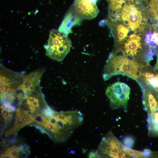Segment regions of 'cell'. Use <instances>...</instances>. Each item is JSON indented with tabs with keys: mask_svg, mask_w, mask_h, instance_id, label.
<instances>
[{
	"mask_svg": "<svg viewBox=\"0 0 158 158\" xmlns=\"http://www.w3.org/2000/svg\"><path fill=\"white\" fill-rule=\"evenodd\" d=\"M45 122L50 123L48 128L49 137L57 142L67 140L83 121L82 113L77 110L55 111L50 116L45 117Z\"/></svg>",
	"mask_w": 158,
	"mask_h": 158,
	"instance_id": "6da1fadb",
	"label": "cell"
},
{
	"mask_svg": "<svg viewBox=\"0 0 158 158\" xmlns=\"http://www.w3.org/2000/svg\"><path fill=\"white\" fill-rule=\"evenodd\" d=\"M144 65L122 54L111 53L104 66L103 78L107 80L114 75L121 74L136 80L139 78Z\"/></svg>",
	"mask_w": 158,
	"mask_h": 158,
	"instance_id": "7a4b0ae2",
	"label": "cell"
},
{
	"mask_svg": "<svg viewBox=\"0 0 158 158\" xmlns=\"http://www.w3.org/2000/svg\"><path fill=\"white\" fill-rule=\"evenodd\" d=\"M114 18L124 22L134 32H143L150 25L146 9L140 0H126Z\"/></svg>",
	"mask_w": 158,
	"mask_h": 158,
	"instance_id": "3957f363",
	"label": "cell"
},
{
	"mask_svg": "<svg viewBox=\"0 0 158 158\" xmlns=\"http://www.w3.org/2000/svg\"><path fill=\"white\" fill-rule=\"evenodd\" d=\"M121 52L122 54L141 62L144 59L149 61L155 53L146 43L144 31L132 32L112 53Z\"/></svg>",
	"mask_w": 158,
	"mask_h": 158,
	"instance_id": "277c9868",
	"label": "cell"
},
{
	"mask_svg": "<svg viewBox=\"0 0 158 158\" xmlns=\"http://www.w3.org/2000/svg\"><path fill=\"white\" fill-rule=\"evenodd\" d=\"M71 45V41L67 35L59 30L52 29L45 46L46 54L54 60L61 61L69 51Z\"/></svg>",
	"mask_w": 158,
	"mask_h": 158,
	"instance_id": "5b68a950",
	"label": "cell"
},
{
	"mask_svg": "<svg viewBox=\"0 0 158 158\" xmlns=\"http://www.w3.org/2000/svg\"><path fill=\"white\" fill-rule=\"evenodd\" d=\"M123 144L114 135L111 131L108 132L102 138L97 150L91 152L89 157L91 158H120L124 152Z\"/></svg>",
	"mask_w": 158,
	"mask_h": 158,
	"instance_id": "8992f818",
	"label": "cell"
},
{
	"mask_svg": "<svg viewBox=\"0 0 158 158\" xmlns=\"http://www.w3.org/2000/svg\"><path fill=\"white\" fill-rule=\"evenodd\" d=\"M130 89L125 83L116 82L109 86L105 93L113 109L126 108L129 99Z\"/></svg>",
	"mask_w": 158,
	"mask_h": 158,
	"instance_id": "52a82bcc",
	"label": "cell"
},
{
	"mask_svg": "<svg viewBox=\"0 0 158 158\" xmlns=\"http://www.w3.org/2000/svg\"><path fill=\"white\" fill-rule=\"evenodd\" d=\"M105 22L114 37L115 49L125 40L132 31L125 23L116 18L108 16Z\"/></svg>",
	"mask_w": 158,
	"mask_h": 158,
	"instance_id": "ba28073f",
	"label": "cell"
},
{
	"mask_svg": "<svg viewBox=\"0 0 158 158\" xmlns=\"http://www.w3.org/2000/svg\"><path fill=\"white\" fill-rule=\"evenodd\" d=\"M97 0H74V5L81 15L87 20L94 18L99 11L96 2Z\"/></svg>",
	"mask_w": 158,
	"mask_h": 158,
	"instance_id": "9c48e42d",
	"label": "cell"
},
{
	"mask_svg": "<svg viewBox=\"0 0 158 158\" xmlns=\"http://www.w3.org/2000/svg\"><path fill=\"white\" fill-rule=\"evenodd\" d=\"M146 43L154 53L158 52V25L150 24L144 32Z\"/></svg>",
	"mask_w": 158,
	"mask_h": 158,
	"instance_id": "30bf717a",
	"label": "cell"
},
{
	"mask_svg": "<svg viewBox=\"0 0 158 158\" xmlns=\"http://www.w3.org/2000/svg\"><path fill=\"white\" fill-rule=\"evenodd\" d=\"M145 66L142 70L139 78H141L145 84L152 87L158 92V74L145 70Z\"/></svg>",
	"mask_w": 158,
	"mask_h": 158,
	"instance_id": "8fae6325",
	"label": "cell"
},
{
	"mask_svg": "<svg viewBox=\"0 0 158 158\" xmlns=\"http://www.w3.org/2000/svg\"><path fill=\"white\" fill-rule=\"evenodd\" d=\"M145 8L149 23L158 25V0H150Z\"/></svg>",
	"mask_w": 158,
	"mask_h": 158,
	"instance_id": "7c38bea8",
	"label": "cell"
},
{
	"mask_svg": "<svg viewBox=\"0 0 158 158\" xmlns=\"http://www.w3.org/2000/svg\"><path fill=\"white\" fill-rule=\"evenodd\" d=\"M108 4V15L115 17L118 14L126 0H107Z\"/></svg>",
	"mask_w": 158,
	"mask_h": 158,
	"instance_id": "4fadbf2b",
	"label": "cell"
},
{
	"mask_svg": "<svg viewBox=\"0 0 158 158\" xmlns=\"http://www.w3.org/2000/svg\"><path fill=\"white\" fill-rule=\"evenodd\" d=\"M21 111L18 108L16 110L15 124L12 128L8 130L6 133V136L17 132L23 126L25 125L21 116Z\"/></svg>",
	"mask_w": 158,
	"mask_h": 158,
	"instance_id": "5bb4252c",
	"label": "cell"
},
{
	"mask_svg": "<svg viewBox=\"0 0 158 158\" xmlns=\"http://www.w3.org/2000/svg\"><path fill=\"white\" fill-rule=\"evenodd\" d=\"M123 151L130 157L135 158H141L143 157L142 151H141L132 149L126 147L124 145L122 147Z\"/></svg>",
	"mask_w": 158,
	"mask_h": 158,
	"instance_id": "9a60e30c",
	"label": "cell"
},
{
	"mask_svg": "<svg viewBox=\"0 0 158 158\" xmlns=\"http://www.w3.org/2000/svg\"><path fill=\"white\" fill-rule=\"evenodd\" d=\"M19 152V147L13 145L7 148L4 153L8 154L11 158H18Z\"/></svg>",
	"mask_w": 158,
	"mask_h": 158,
	"instance_id": "2e32d148",
	"label": "cell"
},
{
	"mask_svg": "<svg viewBox=\"0 0 158 158\" xmlns=\"http://www.w3.org/2000/svg\"><path fill=\"white\" fill-rule=\"evenodd\" d=\"M135 143V139L131 136L125 137L122 140V144L124 146L130 148H133Z\"/></svg>",
	"mask_w": 158,
	"mask_h": 158,
	"instance_id": "e0dca14e",
	"label": "cell"
},
{
	"mask_svg": "<svg viewBox=\"0 0 158 158\" xmlns=\"http://www.w3.org/2000/svg\"><path fill=\"white\" fill-rule=\"evenodd\" d=\"M1 113L4 119L8 117H12V110H9L1 107Z\"/></svg>",
	"mask_w": 158,
	"mask_h": 158,
	"instance_id": "ac0fdd59",
	"label": "cell"
},
{
	"mask_svg": "<svg viewBox=\"0 0 158 158\" xmlns=\"http://www.w3.org/2000/svg\"><path fill=\"white\" fill-rule=\"evenodd\" d=\"M143 157L146 158L150 157L152 154V152L150 150L148 149H145L142 151Z\"/></svg>",
	"mask_w": 158,
	"mask_h": 158,
	"instance_id": "d6986e66",
	"label": "cell"
},
{
	"mask_svg": "<svg viewBox=\"0 0 158 158\" xmlns=\"http://www.w3.org/2000/svg\"><path fill=\"white\" fill-rule=\"evenodd\" d=\"M25 146L21 145H20L19 147L20 152L23 154H26L27 153L26 151L27 150H28L27 148V146L26 147H25Z\"/></svg>",
	"mask_w": 158,
	"mask_h": 158,
	"instance_id": "ffe728a7",
	"label": "cell"
},
{
	"mask_svg": "<svg viewBox=\"0 0 158 158\" xmlns=\"http://www.w3.org/2000/svg\"><path fill=\"white\" fill-rule=\"evenodd\" d=\"M154 68L158 70V54L157 55V60L156 64L154 66Z\"/></svg>",
	"mask_w": 158,
	"mask_h": 158,
	"instance_id": "44dd1931",
	"label": "cell"
}]
</instances>
